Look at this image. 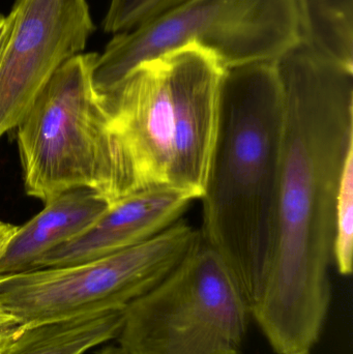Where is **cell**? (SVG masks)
<instances>
[{
  "label": "cell",
  "instance_id": "obj_12",
  "mask_svg": "<svg viewBox=\"0 0 353 354\" xmlns=\"http://www.w3.org/2000/svg\"><path fill=\"white\" fill-rule=\"evenodd\" d=\"M302 43L353 72V0H296Z\"/></svg>",
  "mask_w": 353,
  "mask_h": 354
},
{
  "label": "cell",
  "instance_id": "obj_8",
  "mask_svg": "<svg viewBox=\"0 0 353 354\" xmlns=\"http://www.w3.org/2000/svg\"><path fill=\"white\" fill-rule=\"evenodd\" d=\"M95 30L86 0L15 1L0 41V139Z\"/></svg>",
  "mask_w": 353,
  "mask_h": 354
},
{
  "label": "cell",
  "instance_id": "obj_18",
  "mask_svg": "<svg viewBox=\"0 0 353 354\" xmlns=\"http://www.w3.org/2000/svg\"><path fill=\"white\" fill-rule=\"evenodd\" d=\"M4 25H6V17L0 14V41H1L2 35H3Z\"/></svg>",
  "mask_w": 353,
  "mask_h": 354
},
{
  "label": "cell",
  "instance_id": "obj_5",
  "mask_svg": "<svg viewBox=\"0 0 353 354\" xmlns=\"http://www.w3.org/2000/svg\"><path fill=\"white\" fill-rule=\"evenodd\" d=\"M300 41L296 0H187L114 35L97 55L93 80L106 91L142 62L190 44L228 70L275 62Z\"/></svg>",
  "mask_w": 353,
  "mask_h": 354
},
{
  "label": "cell",
  "instance_id": "obj_13",
  "mask_svg": "<svg viewBox=\"0 0 353 354\" xmlns=\"http://www.w3.org/2000/svg\"><path fill=\"white\" fill-rule=\"evenodd\" d=\"M333 261L342 276H350L353 264V149L346 158L338 185L335 207Z\"/></svg>",
  "mask_w": 353,
  "mask_h": 354
},
{
  "label": "cell",
  "instance_id": "obj_11",
  "mask_svg": "<svg viewBox=\"0 0 353 354\" xmlns=\"http://www.w3.org/2000/svg\"><path fill=\"white\" fill-rule=\"evenodd\" d=\"M124 311L23 326L22 332L3 354H86L117 338Z\"/></svg>",
  "mask_w": 353,
  "mask_h": 354
},
{
  "label": "cell",
  "instance_id": "obj_14",
  "mask_svg": "<svg viewBox=\"0 0 353 354\" xmlns=\"http://www.w3.org/2000/svg\"><path fill=\"white\" fill-rule=\"evenodd\" d=\"M187 0H111L103 21L106 33L126 32Z\"/></svg>",
  "mask_w": 353,
  "mask_h": 354
},
{
  "label": "cell",
  "instance_id": "obj_15",
  "mask_svg": "<svg viewBox=\"0 0 353 354\" xmlns=\"http://www.w3.org/2000/svg\"><path fill=\"white\" fill-rule=\"evenodd\" d=\"M24 326L15 320L10 322H0V354L6 353L15 339L22 332Z\"/></svg>",
  "mask_w": 353,
  "mask_h": 354
},
{
  "label": "cell",
  "instance_id": "obj_16",
  "mask_svg": "<svg viewBox=\"0 0 353 354\" xmlns=\"http://www.w3.org/2000/svg\"><path fill=\"white\" fill-rule=\"evenodd\" d=\"M17 229H18V226H16V225L0 220V259H1L2 255H3L10 239L16 233ZM10 320L15 319L10 317V315H8L4 312V310L2 309L1 306H0V322H10Z\"/></svg>",
  "mask_w": 353,
  "mask_h": 354
},
{
  "label": "cell",
  "instance_id": "obj_9",
  "mask_svg": "<svg viewBox=\"0 0 353 354\" xmlns=\"http://www.w3.org/2000/svg\"><path fill=\"white\" fill-rule=\"evenodd\" d=\"M194 200L170 187L128 194L109 203L78 236L44 256L35 270L74 266L145 243L178 222Z\"/></svg>",
  "mask_w": 353,
  "mask_h": 354
},
{
  "label": "cell",
  "instance_id": "obj_7",
  "mask_svg": "<svg viewBox=\"0 0 353 354\" xmlns=\"http://www.w3.org/2000/svg\"><path fill=\"white\" fill-rule=\"evenodd\" d=\"M201 241L200 230L180 220L149 241L111 255L0 277V306L24 326L124 311Z\"/></svg>",
  "mask_w": 353,
  "mask_h": 354
},
{
  "label": "cell",
  "instance_id": "obj_3",
  "mask_svg": "<svg viewBox=\"0 0 353 354\" xmlns=\"http://www.w3.org/2000/svg\"><path fill=\"white\" fill-rule=\"evenodd\" d=\"M226 68L190 44L146 60L102 91L128 194L170 187L200 199Z\"/></svg>",
  "mask_w": 353,
  "mask_h": 354
},
{
  "label": "cell",
  "instance_id": "obj_17",
  "mask_svg": "<svg viewBox=\"0 0 353 354\" xmlns=\"http://www.w3.org/2000/svg\"><path fill=\"white\" fill-rule=\"evenodd\" d=\"M97 354H126L117 345H109V346L104 347Z\"/></svg>",
  "mask_w": 353,
  "mask_h": 354
},
{
  "label": "cell",
  "instance_id": "obj_4",
  "mask_svg": "<svg viewBox=\"0 0 353 354\" xmlns=\"http://www.w3.org/2000/svg\"><path fill=\"white\" fill-rule=\"evenodd\" d=\"M97 55L82 52L64 62L15 129L25 192L44 203L74 189L108 203L128 194L103 93L93 80Z\"/></svg>",
  "mask_w": 353,
  "mask_h": 354
},
{
  "label": "cell",
  "instance_id": "obj_2",
  "mask_svg": "<svg viewBox=\"0 0 353 354\" xmlns=\"http://www.w3.org/2000/svg\"><path fill=\"white\" fill-rule=\"evenodd\" d=\"M284 129L275 62L226 70L200 233L231 270L250 310L263 297L275 258Z\"/></svg>",
  "mask_w": 353,
  "mask_h": 354
},
{
  "label": "cell",
  "instance_id": "obj_10",
  "mask_svg": "<svg viewBox=\"0 0 353 354\" xmlns=\"http://www.w3.org/2000/svg\"><path fill=\"white\" fill-rule=\"evenodd\" d=\"M108 205L87 189L66 192L46 202L37 216L18 226L0 259V277L35 270L44 256L86 230Z\"/></svg>",
  "mask_w": 353,
  "mask_h": 354
},
{
  "label": "cell",
  "instance_id": "obj_1",
  "mask_svg": "<svg viewBox=\"0 0 353 354\" xmlns=\"http://www.w3.org/2000/svg\"><path fill=\"white\" fill-rule=\"evenodd\" d=\"M285 102L273 268L251 316L277 354L309 353L332 299L335 207L353 149V72L296 44L275 60Z\"/></svg>",
  "mask_w": 353,
  "mask_h": 354
},
{
  "label": "cell",
  "instance_id": "obj_19",
  "mask_svg": "<svg viewBox=\"0 0 353 354\" xmlns=\"http://www.w3.org/2000/svg\"><path fill=\"white\" fill-rule=\"evenodd\" d=\"M298 354H311V351H309V353H298Z\"/></svg>",
  "mask_w": 353,
  "mask_h": 354
},
{
  "label": "cell",
  "instance_id": "obj_6",
  "mask_svg": "<svg viewBox=\"0 0 353 354\" xmlns=\"http://www.w3.org/2000/svg\"><path fill=\"white\" fill-rule=\"evenodd\" d=\"M250 317L231 270L202 241L124 309L116 345L126 354H240Z\"/></svg>",
  "mask_w": 353,
  "mask_h": 354
}]
</instances>
